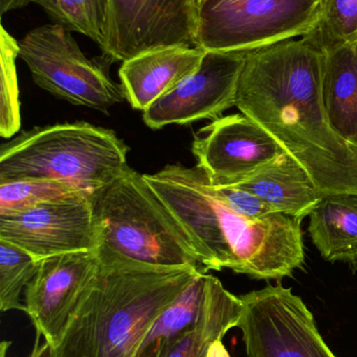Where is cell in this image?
<instances>
[{
	"label": "cell",
	"mask_w": 357,
	"mask_h": 357,
	"mask_svg": "<svg viewBox=\"0 0 357 357\" xmlns=\"http://www.w3.org/2000/svg\"><path fill=\"white\" fill-rule=\"evenodd\" d=\"M323 59L304 37L245 52L235 107L300 163L325 195L357 193V144L329 121Z\"/></svg>",
	"instance_id": "obj_1"
},
{
	"label": "cell",
	"mask_w": 357,
	"mask_h": 357,
	"mask_svg": "<svg viewBox=\"0 0 357 357\" xmlns=\"http://www.w3.org/2000/svg\"><path fill=\"white\" fill-rule=\"evenodd\" d=\"M144 176L192 239L205 270L279 280L303 266L300 218L276 212L249 220L234 213L213 195L210 178L197 165H168Z\"/></svg>",
	"instance_id": "obj_2"
},
{
	"label": "cell",
	"mask_w": 357,
	"mask_h": 357,
	"mask_svg": "<svg viewBox=\"0 0 357 357\" xmlns=\"http://www.w3.org/2000/svg\"><path fill=\"white\" fill-rule=\"evenodd\" d=\"M100 261V260H99ZM203 271L101 264L56 348L58 357H136L155 319Z\"/></svg>",
	"instance_id": "obj_3"
},
{
	"label": "cell",
	"mask_w": 357,
	"mask_h": 357,
	"mask_svg": "<svg viewBox=\"0 0 357 357\" xmlns=\"http://www.w3.org/2000/svg\"><path fill=\"white\" fill-rule=\"evenodd\" d=\"M100 230L101 264L193 268L207 273L182 225L149 185L129 167L92 195Z\"/></svg>",
	"instance_id": "obj_4"
},
{
	"label": "cell",
	"mask_w": 357,
	"mask_h": 357,
	"mask_svg": "<svg viewBox=\"0 0 357 357\" xmlns=\"http://www.w3.org/2000/svg\"><path fill=\"white\" fill-rule=\"evenodd\" d=\"M129 149L112 130L84 121L35 127L0 149V183L50 180L96 191L128 167Z\"/></svg>",
	"instance_id": "obj_5"
},
{
	"label": "cell",
	"mask_w": 357,
	"mask_h": 357,
	"mask_svg": "<svg viewBox=\"0 0 357 357\" xmlns=\"http://www.w3.org/2000/svg\"><path fill=\"white\" fill-rule=\"evenodd\" d=\"M310 0L199 2L197 46L205 52H247L307 35L318 18Z\"/></svg>",
	"instance_id": "obj_6"
},
{
	"label": "cell",
	"mask_w": 357,
	"mask_h": 357,
	"mask_svg": "<svg viewBox=\"0 0 357 357\" xmlns=\"http://www.w3.org/2000/svg\"><path fill=\"white\" fill-rule=\"evenodd\" d=\"M18 46L19 58L36 85L56 98L103 113L125 100L122 86L86 58L71 31L61 25L36 27L19 40Z\"/></svg>",
	"instance_id": "obj_7"
},
{
	"label": "cell",
	"mask_w": 357,
	"mask_h": 357,
	"mask_svg": "<svg viewBox=\"0 0 357 357\" xmlns=\"http://www.w3.org/2000/svg\"><path fill=\"white\" fill-rule=\"evenodd\" d=\"M239 298L242 312L237 327L247 357H337L291 289L268 285Z\"/></svg>",
	"instance_id": "obj_8"
},
{
	"label": "cell",
	"mask_w": 357,
	"mask_h": 357,
	"mask_svg": "<svg viewBox=\"0 0 357 357\" xmlns=\"http://www.w3.org/2000/svg\"><path fill=\"white\" fill-rule=\"evenodd\" d=\"M198 0H107L106 40L112 62L171 46H197Z\"/></svg>",
	"instance_id": "obj_9"
},
{
	"label": "cell",
	"mask_w": 357,
	"mask_h": 357,
	"mask_svg": "<svg viewBox=\"0 0 357 357\" xmlns=\"http://www.w3.org/2000/svg\"><path fill=\"white\" fill-rule=\"evenodd\" d=\"M92 195L41 204L0 215V239L29 252L36 259L73 252H96L100 230Z\"/></svg>",
	"instance_id": "obj_10"
},
{
	"label": "cell",
	"mask_w": 357,
	"mask_h": 357,
	"mask_svg": "<svg viewBox=\"0 0 357 357\" xmlns=\"http://www.w3.org/2000/svg\"><path fill=\"white\" fill-rule=\"evenodd\" d=\"M245 52H207L199 68L143 112L151 129L222 117L236 106Z\"/></svg>",
	"instance_id": "obj_11"
},
{
	"label": "cell",
	"mask_w": 357,
	"mask_h": 357,
	"mask_svg": "<svg viewBox=\"0 0 357 357\" xmlns=\"http://www.w3.org/2000/svg\"><path fill=\"white\" fill-rule=\"evenodd\" d=\"M100 261L96 252L61 254L40 260L35 277L25 289V314L38 335L58 347Z\"/></svg>",
	"instance_id": "obj_12"
},
{
	"label": "cell",
	"mask_w": 357,
	"mask_h": 357,
	"mask_svg": "<svg viewBox=\"0 0 357 357\" xmlns=\"http://www.w3.org/2000/svg\"><path fill=\"white\" fill-rule=\"evenodd\" d=\"M192 152L214 185H232L280 158L284 151L258 123L240 114L212 121L196 132Z\"/></svg>",
	"instance_id": "obj_13"
},
{
	"label": "cell",
	"mask_w": 357,
	"mask_h": 357,
	"mask_svg": "<svg viewBox=\"0 0 357 357\" xmlns=\"http://www.w3.org/2000/svg\"><path fill=\"white\" fill-rule=\"evenodd\" d=\"M205 50L199 46H171L138 54L119 68L125 100L144 112L201 66Z\"/></svg>",
	"instance_id": "obj_14"
},
{
	"label": "cell",
	"mask_w": 357,
	"mask_h": 357,
	"mask_svg": "<svg viewBox=\"0 0 357 357\" xmlns=\"http://www.w3.org/2000/svg\"><path fill=\"white\" fill-rule=\"evenodd\" d=\"M228 186L249 191L274 211L300 220L309 215L325 197L305 169L285 153L253 175Z\"/></svg>",
	"instance_id": "obj_15"
},
{
	"label": "cell",
	"mask_w": 357,
	"mask_h": 357,
	"mask_svg": "<svg viewBox=\"0 0 357 357\" xmlns=\"http://www.w3.org/2000/svg\"><path fill=\"white\" fill-rule=\"evenodd\" d=\"M207 281V307L198 326L174 342L157 357H231L222 340L228 331L238 326L242 302L215 276L209 275Z\"/></svg>",
	"instance_id": "obj_16"
},
{
	"label": "cell",
	"mask_w": 357,
	"mask_h": 357,
	"mask_svg": "<svg viewBox=\"0 0 357 357\" xmlns=\"http://www.w3.org/2000/svg\"><path fill=\"white\" fill-rule=\"evenodd\" d=\"M322 93L331 126L357 144V42L323 52Z\"/></svg>",
	"instance_id": "obj_17"
},
{
	"label": "cell",
	"mask_w": 357,
	"mask_h": 357,
	"mask_svg": "<svg viewBox=\"0 0 357 357\" xmlns=\"http://www.w3.org/2000/svg\"><path fill=\"white\" fill-rule=\"evenodd\" d=\"M312 243L328 261H357V193L327 195L309 214Z\"/></svg>",
	"instance_id": "obj_18"
},
{
	"label": "cell",
	"mask_w": 357,
	"mask_h": 357,
	"mask_svg": "<svg viewBox=\"0 0 357 357\" xmlns=\"http://www.w3.org/2000/svg\"><path fill=\"white\" fill-rule=\"evenodd\" d=\"M209 274L201 273L155 319L140 342L136 357H157L174 342L198 326L207 307Z\"/></svg>",
	"instance_id": "obj_19"
},
{
	"label": "cell",
	"mask_w": 357,
	"mask_h": 357,
	"mask_svg": "<svg viewBox=\"0 0 357 357\" xmlns=\"http://www.w3.org/2000/svg\"><path fill=\"white\" fill-rule=\"evenodd\" d=\"M69 31H75L102 48L106 40L107 0H31Z\"/></svg>",
	"instance_id": "obj_20"
},
{
	"label": "cell",
	"mask_w": 357,
	"mask_h": 357,
	"mask_svg": "<svg viewBox=\"0 0 357 357\" xmlns=\"http://www.w3.org/2000/svg\"><path fill=\"white\" fill-rule=\"evenodd\" d=\"M94 192L80 185L61 181L25 180L0 183V215H10L41 204Z\"/></svg>",
	"instance_id": "obj_21"
},
{
	"label": "cell",
	"mask_w": 357,
	"mask_h": 357,
	"mask_svg": "<svg viewBox=\"0 0 357 357\" xmlns=\"http://www.w3.org/2000/svg\"><path fill=\"white\" fill-rule=\"evenodd\" d=\"M304 38L322 50L357 42V0H320L318 18Z\"/></svg>",
	"instance_id": "obj_22"
},
{
	"label": "cell",
	"mask_w": 357,
	"mask_h": 357,
	"mask_svg": "<svg viewBox=\"0 0 357 357\" xmlns=\"http://www.w3.org/2000/svg\"><path fill=\"white\" fill-rule=\"evenodd\" d=\"M40 260L33 255L0 239V310H22L21 303L23 289H27L39 268Z\"/></svg>",
	"instance_id": "obj_23"
},
{
	"label": "cell",
	"mask_w": 357,
	"mask_h": 357,
	"mask_svg": "<svg viewBox=\"0 0 357 357\" xmlns=\"http://www.w3.org/2000/svg\"><path fill=\"white\" fill-rule=\"evenodd\" d=\"M0 135L12 138L21 127L20 100H19L17 58L18 41L1 25L0 29Z\"/></svg>",
	"instance_id": "obj_24"
},
{
	"label": "cell",
	"mask_w": 357,
	"mask_h": 357,
	"mask_svg": "<svg viewBox=\"0 0 357 357\" xmlns=\"http://www.w3.org/2000/svg\"><path fill=\"white\" fill-rule=\"evenodd\" d=\"M211 190L224 206L242 218L260 220L270 214L276 213V211L257 195L238 187L214 185L211 182Z\"/></svg>",
	"instance_id": "obj_25"
},
{
	"label": "cell",
	"mask_w": 357,
	"mask_h": 357,
	"mask_svg": "<svg viewBox=\"0 0 357 357\" xmlns=\"http://www.w3.org/2000/svg\"><path fill=\"white\" fill-rule=\"evenodd\" d=\"M40 339H41V335L37 333L35 347L29 357H58L56 350L48 342L44 341L43 344L40 343Z\"/></svg>",
	"instance_id": "obj_26"
},
{
	"label": "cell",
	"mask_w": 357,
	"mask_h": 357,
	"mask_svg": "<svg viewBox=\"0 0 357 357\" xmlns=\"http://www.w3.org/2000/svg\"><path fill=\"white\" fill-rule=\"evenodd\" d=\"M31 2V0H0V10L1 15L10 12V10L21 8Z\"/></svg>",
	"instance_id": "obj_27"
},
{
	"label": "cell",
	"mask_w": 357,
	"mask_h": 357,
	"mask_svg": "<svg viewBox=\"0 0 357 357\" xmlns=\"http://www.w3.org/2000/svg\"><path fill=\"white\" fill-rule=\"evenodd\" d=\"M10 342H2L0 346V357H8V348H10Z\"/></svg>",
	"instance_id": "obj_28"
},
{
	"label": "cell",
	"mask_w": 357,
	"mask_h": 357,
	"mask_svg": "<svg viewBox=\"0 0 357 357\" xmlns=\"http://www.w3.org/2000/svg\"><path fill=\"white\" fill-rule=\"evenodd\" d=\"M199 2L203 1H221V0H198Z\"/></svg>",
	"instance_id": "obj_29"
},
{
	"label": "cell",
	"mask_w": 357,
	"mask_h": 357,
	"mask_svg": "<svg viewBox=\"0 0 357 357\" xmlns=\"http://www.w3.org/2000/svg\"><path fill=\"white\" fill-rule=\"evenodd\" d=\"M310 1H314V2H320V0H310Z\"/></svg>",
	"instance_id": "obj_30"
},
{
	"label": "cell",
	"mask_w": 357,
	"mask_h": 357,
	"mask_svg": "<svg viewBox=\"0 0 357 357\" xmlns=\"http://www.w3.org/2000/svg\"><path fill=\"white\" fill-rule=\"evenodd\" d=\"M144 357H147V356H144Z\"/></svg>",
	"instance_id": "obj_31"
}]
</instances>
